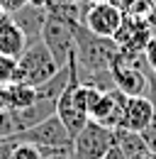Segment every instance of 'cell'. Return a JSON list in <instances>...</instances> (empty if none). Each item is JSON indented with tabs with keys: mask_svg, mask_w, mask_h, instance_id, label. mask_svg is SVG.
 Segmentation results:
<instances>
[{
	"mask_svg": "<svg viewBox=\"0 0 156 159\" xmlns=\"http://www.w3.org/2000/svg\"><path fill=\"white\" fill-rule=\"evenodd\" d=\"M132 159H156V152H151V149H146V152H141V154H134Z\"/></svg>",
	"mask_w": 156,
	"mask_h": 159,
	"instance_id": "obj_22",
	"label": "cell"
},
{
	"mask_svg": "<svg viewBox=\"0 0 156 159\" xmlns=\"http://www.w3.org/2000/svg\"><path fill=\"white\" fill-rule=\"evenodd\" d=\"M90 2H115V0H90Z\"/></svg>",
	"mask_w": 156,
	"mask_h": 159,
	"instance_id": "obj_24",
	"label": "cell"
},
{
	"mask_svg": "<svg viewBox=\"0 0 156 159\" xmlns=\"http://www.w3.org/2000/svg\"><path fill=\"white\" fill-rule=\"evenodd\" d=\"M10 159H44L39 152L37 144H29V142H12V152Z\"/></svg>",
	"mask_w": 156,
	"mask_h": 159,
	"instance_id": "obj_14",
	"label": "cell"
},
{
	"mask_svg": "<svg viewBox=\"0 0 156 159\" xmlns=\"http://www.w3.org/2000/svg\"><path fill=\"white\" fill-rule=\"evenodd\" d=\"M41 42L46 44V49L51 52V57L56 59L58 66H66L68 61L76 57L73 27L68 22L54 17V15H46V22L41 27Z\"/></svg>",
	"mask_w": 156,
	"mask_h": 159,
	"instance_id": "obj_5",
	"label": "cell"
},
{
	"mask_svg": "<svg viewBox=\"0 0 156 159\" xmlns=\"http://www.w3.org/2000/svg\"><path fill=\"white\" fill-rule=\"evenodd\" d=\"M112 132H115V144L127 154V159H132L134 154H141V152L149 149V144H146L141 132H132V130H124V127H115Z\"/></svg>",
	"mask_w": 156,
	"mask_h": 159,
	"instance_id": "obj_12",
	"label": "cell"
},
{
	"mask_svg": "<svg viewBox=\"0 0 156 159\" xmlns=\"http://www.w3.org/2000/svg\"><path fill=\"white\" fill-rule=\"evenodd\" d=\"M124 103H127V96L122 91H117V88L102 91L95 110L90 113V120L115 130V127H119V120H122V113H124Z\"/></svg>",
	"mask_w": 156,
	"mask_h": 159,
	"instance_id": "obj_9",
	"label": "cell"
},
{
	"mask_svg": "<svg viewBox=\"0 0 156 159\" xmlns=\"http://www.w3.org/2000/svg\"><path fill=\"white\" fill-rule=\"evenodd\" d=\"M154 118H156V110H154V103L149 100V96H127L119 127L132 130V132H144L154 122Z\"/></svg>",
	"mask_w": 156,
	"mask_h": 159,
	"instance_id": "obj_8",
	"label": "cell"
},
{
	"mask_svg": "<svg viewBox=\"0 0 156 159\" xmlns=\"http://www.w3.org/2000/svg\"><path fill=\"white\" fill-rule=\"evenodd\" d=\"M124 22V10L115 2H90L85 10V27L98 37H115Z\"/></svg>",
	"mask_w": 156,
	"mask_h": 159,
	"instance_id": "obj_7",
	"label": "cell"
},
{
	"mask_svg": "<svg viewBox=\"0 0 156 159\" xmlns=\"http://www.w3.org/2000/svg\"><path fill=\"white\" fill-rule=\"evenodd\" d=\"M44 159H71V154H49V157Z\"/></svg>",
	"mask_w": 156,
	"mask_h": 159,
	"instance_id": "obj_23",
	"label": "cell"
},
{
	"mask_svg": "<svg viewBox=\"0 0 156 159\" xmlns=\"http://www.w3.org/2000/svg\"><path fill=\"white\" fill-rule=\"evenodd\" d=\"M115 144V132L95 120H88L85 127L73 137L71 159H102V154Z\"/></svg>",
	"mask_w": 156,
	"mask_h": 159,
	"instance_id": "obj_4",
	"label": "cell"
},
{
	"mask_svg": "<svg viewBox=\"0 0 156 159\" xmlns=\"http://www.w3.org/2000/svg\"><path fill=\"white\" fill-rule=\"evenodd\" d=\"M144 59H146V64H149V69L156 74V34L149 39L146 49H144Z\"/></svg>",
	"mask_w": 156,
	"mask_h": 159,
	"instance_id": "obj_16",
	"label": "cell"
},
{
	"mask_svg": "<svg viewBox=\"0 0 156 159\" xmlns=\"http://www.w3.org/2000/svg\"><path fill=\"white\" fill-rule=\"evenodd\" d=\"M46 7L44 5H39V2H29V5H24L22 10L17 12H12V20L20 25V30L27 34V42H34V39H41V27H44V22H46Z\"/></svg>",
	"mask_w": 156,
	"mask_h": 159,
	"instance_id": "obj_11",
	"label": "cell"
},
{
	"mask_svg": "<svg viewBox=\"0 0 156 159\" xmlns=\"http://www.w3.org/2000/svg\"><path fill=\"white\" fill-rule=\"evenodd\" d=\"M154 37V27L146 22V17H136V15H127L124 12V22L119 25L117 34L112 39L117 42L119 52L127 54H144L149 39Z\"/></svg>",
	"mask_w": 156,
	"mask_h": 159,
	"instance_id": "obj_6",
	"label": "cell"
},
{
	"mask_svg": "<svg viewBox=\"0 0 156 159\" xmlns=\"http://www.w3.org/2000/svg\"><path fill=\"white\" fill-rule=\"evenodd\" d=\"M149 64L144 54H127L117 52L112 64H110V76L117 91L124 96H146L149 88Z\"/></svg>",
	"mask_w": 156,
	"mask_h": 159,
	"instance_id": "obj_2",
	"label": "cell"
},
{
	"mask_svg": "<svg viewBox=\"0 0 156 159\" xmlns=\"http://www.w3.org/2000/svg\"><path fill=\"white\" fill-rule=\"evenodd\" d=\"M15 71H17V57H7L0 54V83L7 86L15 81Z\"/></svg>",
	"mask_w": 156,
	"mask_h": 159,
	"instance_id": "obj_15",
	"label": "cell"
},
{
	"mask_svg": "<svg viewBox=\"0 0 156 159\" xmlns=\"http://www.w3.org/2000/svg\"><path fill=\"white\" fill-rule=\"evenodd\" d=\"M37 103V88L24 83H7V110H24Z\"/></svg>",
	"mask_w": 156,
	"mask_h": 159,
	"instance_id": "obj_13",
	"label": "cell"
},
{
	"mask_svg": "<svg viewBox=\"0 0 156 159\" xmlns=\"http://www.w3.org/2000/svg\"><path fill=\"white\" fill-rule=\"evenodd\" d=\"M10 142H29V144H37L44 149H63V152H71L73 149V135L66 130V125L61 122L58 115L41 120L39 125L17 132L12 137H7Z\"/></svg>",
	"mask_w": 156,
	"mask_h": 159,
	"instance_id": "obj_3",
	"label": "cell"
},
{
	"mask_svg": "<svg viewBox=\"0 0 156 159\" xmlns=\"http://www.w3.org/2000/svg\"><path fill=\"white\" fill-rule=\"evenodd\" d=\"M27 44H29L27 34L20 30V25L12 20V15L0 10V54L20 57Z\"/></svg>",
	"mask_w": 156,
	"mask_h": 159,
	"instance_id": "obj_10",
	"label": "cell"
},
{
	"mask_svg": "<svg viewBox=\"0 0 156 159\" xmlns=\"http://www.w3.org/2000/svg\"><path fill=\"white\" fill-rule=\"evenodd\" d=\"M141 135H144V139H146L149 149H151V152H156V118H154V122H151V125H149Z\"/></svg>",
	"mask_w": 156,
	"mask_h": 159,
	"instance_id": "obj_18",
	"label": "cell"
},
{
	"mask_svg": "<svg viewBox=\"0 0 156 159\" xmlns=\"http://www.w3.org/2000/svg\"><path fill=\"white\" fill-rule=\"evenodd\" d=\"M32 0H0V10L2 12H17V10H22L24 5H29Z\"/></svg>",
	"mask_w": 156,
	"mask_h": 159,
	"instance_id": "obj_17",
	"label": "cell"
},
{
	"mask_svg": "<svg viewBox=\"0 0 156 159\" xmlns=\"http://www.w3.org/2000/svg\"><path fill=\"white\" fill-rule=\"evenodd\" d=\"M102 159H127V154H124V152H122L117 144H112V147H110V149L102 154Z\"/></svg>",
	"mask_w": 156,
	"mask_h": 159,
	"instance_id": "obj_19",
	"label": "cell"
},
{
	"mask_svg": "<svg viewBox=\"0 0 156 159\" xmlns=\"http://www.w3.org/2000/svg\"><path fill=\"white\" fill-rule=\"evenodd\" d=\"M58 66L56 59L51 57V52L46 49V44L41 39H34L24 47V52L17 57V71L12 83H24V86H41L44 81H49L56 74Z\"/></svg>",
	"mask_w": 156,
	"mask_h": 159,
	"instance_id": "obj_1",
	"label": "cell"
},
{
	"mask_svg": "<svg viewBox=\"0 0 156 159\" xmlns=\"http://www.w3.org/2000/svg\"><path fill=\"white\" fill-rule=\"evenodd\" d=\"M5 108H7V86L0 83V110H5Z\"/></svg>",
	"mask_w": 156,
	"mask_h": 159,
	"instance_id": "obj_21",
	"label": "cell"
},
{
	"mask_svg": "<svg viewBox=\"0 0 156 159\" xmlns=\"http://www.w3.org/2000/svg\"><path fill=\"white\" fill-rule=\"evenodd\" d=\"M146 22L151 25L156 30V0H151V5H149V12H146Z\"/></svg>",
	"mask_w": 156,
	"mask_h": 159,
	"instance_id": "obj_20",
	"label": "cell"
},
{
	"mask_svg": "<svg viewBox=\"0 0 156 159\" xmlns=\"http://www.w3.org/2000/svg\"><path fill=\"white\" fill-rule=\"evenodd\" d=\"M68 2H83V0H68Z\"/></svg>",
	"mask_w": 156,
	"mask_h": 159,
	"instance_id": "obj_25",
	"label": "cell"
}]
</instances>
